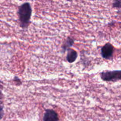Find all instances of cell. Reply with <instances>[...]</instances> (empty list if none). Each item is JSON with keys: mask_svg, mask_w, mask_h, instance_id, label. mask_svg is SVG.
Returning a JSON list of instances; mask_svg holds the SVG:
<instances>
[{"mask_svg": "<svg viewBox=\"0 0 121 121\" xmlns=\"http://www.w3.org/2000/svg\"><path fill=\"white\" fill-rule=\"evenodd\" d=\"M20 26L22 29H27L31 23L32 15L31 5L29 2H24L19 6L18 9Z\"/></svg>", "mask_w": 121, "mask_h": 121, "instance_id": "1", "label": "cell"}, {"mask_svg": "<svg viewBox=\"0 0 121 121\" xmlns=\"http://www.w3.org/2000/svg\"><path fill=\"white\" fill-rule=\"evenodd\" d=\"M100 78L104 82H117L121 80V70H106L100 74Z\"/></svg>", "mask_w": 121, "mask_h": 121, "instance_id": "2", "label": "cell"}, {"mask_svg": "<svg viewBox=\"0 0 121 121\" xmlns=\"http://www.w3.org/2000/svg\"><path fill=\"white\" fill-rule=\"evenodd\" d=\"M100 53L102 58L105 60H112L114 53V47L110 43H106L101 48Z\"/></svg>", "mask_w": 121, "mask_h": 121, "instance_id": "3", "label": "cell"}, {"mask_svg": "<svg viewBox=\"0 0 121 121\" xmlns=\"http://www.w3.org/2000/svg\"><path fill=\"white\" fill-rule=\"evenodd\" d=\"M43 121H59V115L53 109H47L44 114Z\"/></svg>", "mask_w": 121, "mask_h": 121, "instance_id": "4", "label": "cell"}, {"mask_svg": "<svg viewBox=\"0 0 121 121\" xmlns=\"http://www.w3.org/2000/svg\"><path fill=\"white\" fill-rule=\"evenodd\" d=\"M67 56H66V60L69 63H73L78 59V52L71 48L67 50Z\"/></svg>", "mask_w": 121, "mask_h": 121, "instance_id": "5", "label": "cell"}, {"mask_svg": "<svg viewBox=\"0 0 121 121\" xmlns=\"http://www.w3.org/2000/svg\"><path fill=\"white\" fill-rule=\"evenodd\" d=\"M74 40L71 37H67L66 41H65L63 44L62 46H61V53H65L66 51H67V50L70 48L72 46L74 45Z\"/></svg>", "mask_w": 121, "mask_h": 121, "instance_id": "6", "label": "cell"}, {"mask_svg": "<svg viewBox=\"0 0 121 121\" xmlns=\"http://www.w3.org/2000/svg\"><path fill=\"white\" fill-rule=\"evenodd\" d=\"M112 7L116 8H121V1H115L112 4Z\"/></svg>", "mask_w": 121, "mask_h": 121, "instance_id": "7", "label": "cell"}, {"mask_svg": "<svg viewBox=\"0 0 121 121\" xmlns=\"http://www.w3.org/2000/svg\"><path fill=\"white\" fill-rule=\"evenodd\" d=\"M4 116V105L0 104V120L3 118Z\"/></svg>", "mask_w": 121, "mask_h": 121, "instance_id": "8", "label": "cell"}, {"mask_svg": "<svg viewBox=\"0 0 121 121\" xmlns=\"http://www.w3.org/2000/svg\"><path fill=\"white\" fill-rule=\"evenodd\" d=\"M13 81L16 83L17 85H20L21 84V81L19 78H18L17 76H15L14 77V79H13Z\"/></svg>", "mask_w": 121, "mask_h": 121, "instance_id": "9", "label": "cell"}, {"mask_svg": "<svg viewBox=\"0 0 121 121\" xmlns=\"http://www.w3.org/2000/svg\"><path fill=\"white\" fill-rule=\"evenodd\" d=\"M3 98H4L3 93H2V92H1V91H0V100H1V99H2Z\"/></svg>", "mask_w": 121, "mask_h": 121, "instance_id": "10", "label": "cell"}, {"mask_svg": "<svg viewBox=\"0 0 121 121\" xmlns=\"http://www.w3.org/2000/svg\"><path fill=\"white\" fill-rule=\"evenodd\" d=\"M3 88V86L2 85V82L0 80V89H2Z\"/></svg>", "mask_w": 121, "mask_h": 121, "instance_id": "11", "label": "cell"}]
</instances>
